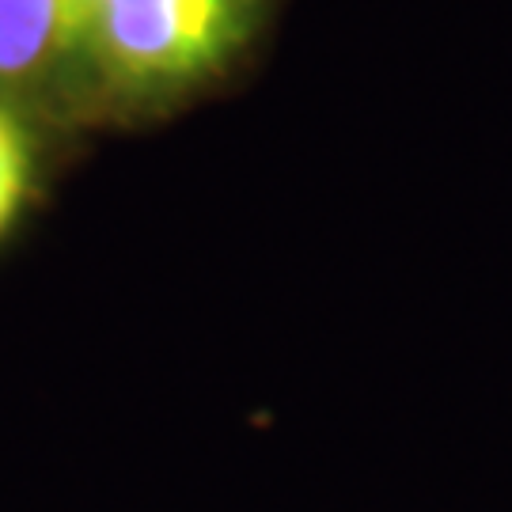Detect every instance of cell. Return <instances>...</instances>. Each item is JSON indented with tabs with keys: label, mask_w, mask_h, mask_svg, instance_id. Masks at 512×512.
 Masks as SVG:
<instances>
[{
	"label": "cell",
	"mask_w": 512,
	"mask_h": 512,
	"mask_svg": "<svg viewBox=\"0 0 512 512\" xmlns=\"http://www.w3.org/2000/svg\"><path fill=\"white\" fill-rule=\"evenodd\" d=\"M270 0H99L73 84L118 114L164 110L220 76L255 38Z\"/></svg>",
	"instance_id": "6da1fadb"
},
{
	"label": "cell",
	"mask_w": 512,
	"mask_h": 512,
	"mask_svg": "<svg viewBox=\"0 0 512 512\" xmlns=\"http://www.w3.org/2000/svg\"><path fill=\"white\" fill-rule=\"evenodd\" d=\"M69 0H0V95L42 92L73 76Z\"/></svg>",
	"instance_id": "7a4b0ae2"
},
{
	"label": "cell",
	"mask_w": 512,
	"mask_h": 512,
	"mask_svg": "<svg viewBox=\"0 0 512 512\" xmlns=\"http://www.w3.org/2000/svg\"><path fill=\"white\" fill-rule=\"evenodd\" d=\"M35 186V145L12 103L0 95V239L12 232Z\"/></svg>",
	"instance_id": "3957f363"
},
{
	"label": "cell",
	"mask_w": 512,
	"mask_h": 512,
	"mask_svg": "<svg viewBox=\"0 0 512 512\" xmlns=\"http://www.w3.org/2000/svg\"><path fill=\"white\" fill-rule=\"evenodd\" d=\"M99 8V0H69V16H73V35H76V46H80V35H84V27H88V19L92 12ZM76 61V54H73ZM73 80V76H69Z\"/></svg>",
	"instance_id": "277c9868"
}]
</instances>
